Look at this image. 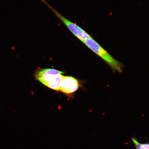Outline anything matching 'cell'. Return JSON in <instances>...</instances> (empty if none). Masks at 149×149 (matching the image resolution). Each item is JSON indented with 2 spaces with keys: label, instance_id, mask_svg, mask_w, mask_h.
Instances as JSON below:
<instances>
[{
  "label": "cell",
  "instance_id": "cell-5",
  "mask_svg": "<svg viewBox=\"0 0 149 149\" xmlns=\"http://www.w3.org/2000/svg\"><path fill=\"white\" fill-rule=\"evenodd\" d=\"M132 140L136 149H149V143H140L134 137L132 138Z\"/></svg>",
  "mask_w": 149,
  "mask_h": 149
},
{
  "label": "cell",
  "instance_id": "cell-1",
  "mask_svg": "<svg viewBox=\"0 0 149 149\" xmlns=\"http://www.w3.org/2000/svg\"><path fill=\"white\" fill-rule=\"evenodd\" d=\"M82 42L105 61L113 72H122L123 66L122 63L114 58L92 37L86 39Z\"/></svg>",
  "mask_w": 149,
  "mask_h": 149
},
{
  "label": "cell",
  "instance_id": "cell-3",
  "mask_svg": "<svg viewBox=\"0 0 149 149\" xmlns=\"http://www.w3.org/2000/svg\"><path fill=\"white\" fill-rule=\"evenodd\" d=\"M43 3L48 7L54 13L56 16L64 23L69 30L79 40L82 42L86 39L89 38L91 36L86 31L79 26L77 24L74 23L68 19L65 18L61 14L51 6L45 0H42Z\"/></svg>",
  "mask_w": 149,
  "mask_h": 149
},
{
  "label": "cell",
  "instance_id": "cell-2",
  "mask_svg": "<svg viewBox=\"0 0 149 149\" xmlns=\"http://www.w3.org/2000/svg\"><path fill=\"white\" fill-rule=\"evenodd\" d=\"M62 72L54 69H42L37 71L35 77L46 86L53 90L60 91L61 85L64 76Z\"/></svg>",
  "mask_w": 149,
  "mask_h": 149
},
{
  "label": "cell",
  "instance_id": "cell-4",
  "mask_svg": "<svg viewBox=\"0 0 149 149\" xmlns=\"http://www.w3.org/2000/svg\"><path fill=\"white\" fill-rule=\"evenodd\" d=\"M79 84L75 78L69 76H64L61 81L60 91L66 94H70L77 90Z\"/></svg>",
  "mask_w": 149,
  "mask_h": 149
}]
</instances>
